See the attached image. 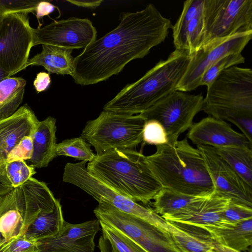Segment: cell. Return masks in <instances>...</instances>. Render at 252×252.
<instances>
[{
    "mask_svg": "<svg viewBox=\"0 0 252 252\" xmlns=\"http://www.w3.org/2000/svg\"><path fill=\"white\" fill-rule=\"evenodd\" d=\"M171 27L170 20L152 4L140 11L123 13L117 27L74 58L71 76L81 86L105 81L164 41Z\"/></svg>",
    "mask_w": 252,
    "mask_h": 252,
    "instance_id": "cell-1",
    "label": "cell"
},
{
    "mask_svg": "<svg viewBox=\"0 0 252 252\" xmlns=\"http://www.w3.org/2000/svg\"><path fill=\"white\" fill-rule=\"evenodd\" d=\"M146 161L163 188L193 196H206L214 186L197 148L187 138L157 146Z\"/></svg>",
    "mask_w": 252,
    "mask_h": 252,
    "instance_id": "cell-2",
    "label": "cell"
},
{
    "mask_svg": "<svg viewBox=\"0 0 252 252\" xmlns=\"http://www.w3.org/2000/svg\"><path fill=\"white\" fill-rule=\"evenodd\" d=\"M90 174L120 194L147 205L162 189L146 156L133 149L113 150L87 164Z\"/></svg>",
    "mask_w": 252,
    "mask_h": 252,
    "instance_id": "cell-3",
    "label": "cell"
},
{
    "mask_svg": "<svg viewBox=\"0 0 252 252\" xmlns=\"http://www.w3.org/2000/svg\"><path fill=\"white\" fill-rule=\"evenodd\" d=\"M191 58L186 51L175 50L139 80L124 87L103 110L130 115L144 112L176 90Z\"/></svg>",
    "mask_w": 252,
    "mask_h": 252,
    "instance_id": "cell-4",
    "label": "cell"
},
{
    "mask_svg": "<svg viewBox=\"0 0 252 252\" xmlns=\"http://www.w3.org/2000/svg\"><path fill=\"white\" fill-rule=\"evenodd\" d=\"M202 111L228 122L252 118V69L233 66L222 71L207 88Z\"/></svg>",
    "mask_w": 252,
    "mask_h": 252,
    "instance_id": "cell-5",
    "label": "cell"
},
{
    "mask_svg": "<svg viewBox=\"0 0 252 252\" xmlns=\"http://www.w3.org/2000/svg\"><path fill=\"white\" fill-rule=\"evenodd\" d=\"M145 119L103 110L87 122L80 136L92 146L96 155L113 150L133 149L142 141Z\"/></svg>",
    "mask_w": 252,
    "mask_h": 252,
    "instance_id": "cell-6",
    "label": "cell"
},
{
    "mask_svg": "<svg viewBox=\"0 0 252 252\" xmlns=\"http://www.w3.org/2000/svg\"><path fill=\"white\" fill-rule=\"evenodd\" d=\"M86 161L67 163L64 168L63 180L83 189L98 203L110 205L123 212L140 218L167 232L171 223L154 212L153 209L141 205L120 194L102 183L89 173Z\"/></svg>",
    "mask_w": 252,
    "mask_h": 252,
    "instance_id": "cell-7",
    "label": "cell"
},
{
    "mask_svg": "<svg viewBox=\"0 0 252 252\" xmlns=\"http://www.w3.org/2000/svg\"><path fill=\"white\" fill-rule=\"evenodd\" d=\"M202 11L201 47L216 39L252 32V0H204Z\"/></svg>",
    "mask_w": 252,
    "mask_h": 252,
    "instance_id": "cell-8",
    "label": "cell"
},
{
    "mask_svg": "<svg viewBox=\"0 0 252 252\" xmlns=\"http://www.w3.org/2000/svg\"><path fill=\"white\" fill-rule=\"evenodd\" d=\"M94 213L99 221L121 231L148 252H182L169 232L140 218L103 203Z\"/></svg>",
    "mask_w": 252,
    "mask_h": 252,
    "instance_id": "cell-9",
    "label": "cell"
},
{
    "mask_svg": "<svg viewBox=\"0 0 252 252\" xmlns=\"http://www.w3.org/2000/svg\"><path fill=\"white\" fill-rule=\"evenodd\" d=\"M203 99L201 94H190L176 90L140 114L146 121L159 122L165 129L168 143H173L192 126L194 118L202 110Z\"/></svg>",
    "mask_w": 252,
    "mask_h": 252,
    "instance_id": "cell-10",
    "label": "cell"
},
{
    "mask_svg": "<svg viewBox=\"0 0 252 252\" xmlns=\"http://www.w3.org/2000/svg\"><path fill=\"white\" fill-rule=\"evenodd\" d=\"M29 13H15L0 22V67L9 77L24 69L32 46Z\"/></svg>",
    "mask_w": 252,
    "mask_h": 252,
    "instance_id": "cell-11",
    "label": "cell"
},
{
    "mask_svg": "<svg viewBox=\"0 0 252 252\" xmlns=\"http://www.w3.org/2000/svg\"><path fill=\"white\" fill-rule=\"evenodd\" d=\"M252 37V32L216 39L202 46L191 55L187 69L176 91L190 92L200 86L205 71L221 58L229 54L241 53Z\"/></svg>",
    "mask_w": 252,
    "mask_h": 252,
    "instance_id": "cell-12",
    "label": "cell"
},
{
    "mask_svg": "<svg viewBox=\"0 0 252 252\" xmlns=\"http://www.w3.org/2000/svg\"><path fill=\"white\" fill-rule=\"evenodd\" d=\"M32 46L50 45L67 49L85 48L96 39L97 32L87 18L70 17L32 28Z\"/></svg>",
    "mask_w": 252,
    "mask_h": 252,
    "instance_id": "cell-13",
    "label": "cell"
},
{
    "mask_svg": "<svg viewBox=\"0 0 252 252\" xmlns=\"http://www.w3.org/2000/svg\"><path fill=\"white\" fill-rule=\"evenodd\" d=\"M214 186L215 191L230 202L252 208V187L249 185L213 147L197 146Z\"/></svg>",
    "mask_w": 252,
    "mask_h": 252,
    "instance_id": "cell-14",
    "label": "cell"
},
{
    "mask_svg": "<svg viewBox=\"0 0 252 252\" xmlns=\"http://www.w3.org/2000/svg\"><path fill=\"white\" fill-rule=\"evenodd\" d=\"M100 229L97 219L78 224L65 221L58 235L37 242L38 252H94V237Z\"/></svg>",
    "mask_w": 252,
    "mask_h": 252,
    "instance_id": "cell-15",
    "label": "cell"
},
{
    "mask_svg": "<svg viewBox=\"0 0 252 252\" xmlns=\"http://www.w3.org/2000/svg\"><path fill=\"white\" fill-rule=\"evenodd\" d=\"M230 200L217 194H211L193 203L186 208L174 214L162 216L165 220L195 227L213 226L231 227L236 224L227 222L222 218V213Z\"/></svg>",
    "mask_w": 252,
    "mask_h": 252,
    "instance_id": "cell-16",
    "label": "cell"
},
{
    "mask_svg": "<svg viewBox=\"0 0 252 252\" xmlns=\"http://www.w3.org/2000/svg\"><path fill=\"white\" fill-rule=\"evenodd\" d=\"M187 137L196 146H238L252 148V144L247 138L233 129L229 124L210 116L193 123L189 129Z\"/></svg>",
    "mask_w": 252,
    "mask_h": 252,
    "instance_id": "cell-17",
    "label": "cell"
},
{
    "mask_svg": "<svg viewBox=\"0 0 252 252\" xmlns=\"http://www.w3.org/2000/svg\"><path fill=\"white\" fill-rule=\"evenodd\" d=\"M58 201L44 182L33 177L18 187L17 209L23 219L24 233L39 215L52 211Z\"/></svg>",
    "mask_w": 252,
    "mask_h": 252,
    "instance_id": "cell-18",
    "label": "cell"
},
{
    "mask_svg": "<svg viewBox=\"0 0 252 252\" xmlns=\"http://www.w3.org/2000/svg\"><path fill=\"white\" fill-rule=\"evenodd\" d=\"M39 121L27 105L20 106L12 115L0 119V166L10 152L26 136H32Z\"/></svg>",
    "mask_w": 252,
    "mask_h": 252,
    "instance_id": "cell-19",
    "label": "cell"
},
{
    "mask_svg": "<svg viewBox=\"0 0 252 252\" xmlns=\"http://www.w3.org/2000/svg\"><path fill=\"white\" fill-rule=\"evenodd\" d=\"M56 120L51 116L39 121L32 135V153L29 160L34 168L47 167L56 157Z\"/></svg>",
    "mask_w": 252,
    "mask_h": 252,
    "instance_id": "cell-20",
    "label": "cell"
},
{
    "mask_svg": "<svg viewBox=\"0 0 252 252\" xmlns=\"http://www.w3.org/2000/svg\"><path fill=\"white\" fill-rule=\"evenodd\" d=\"M196 228L206 232L218 244L238 251H245L252 244V219L238 222L231 227L206 225Z\"/></svg>",
    "mask_w": 252,
    "mask_h": 252,
    "instance_id": "cell-21",
    "label": "cell"
},
{
    "mask_svg": "<svg viewBox=\"0 0 252 252\" xmlns=\"http://www.w3.org/2000/svg\"><path fill=\"white\" fill-rule=\"evenodd\" d=\"M42 47L41 52L29 59L25 69L29 66H42L49 74L72 75V49L50 45H42Z\"/></svg>",
    "mask_w": 252,
    "mask_h": 252,
    "instance_id": "cell-22",
    "label": "cell"
},
{
    "mask_svg": "<svg viewBox=\"0 0 252 252\" xmlns=\"http://www.w3.org/2000/svg\"><path fill=\"white\" fill-rule=\"evenodd\" d=\"M64 222L62 205L58 199L54 210L39 215L29 226L25 235L36 242L53 237L60 233Z\"/></svg>",
    "mask_w": 252,
    "mask_h": 252,
    "instance_id": "cell-23",
    "label": "cell"
},
{
    "mask_svg": "<svg viewBox=\"0 0 252 252\" xmlns=\"http://www.w3.org/2000/svg\"><path fill=\"white\" fill-rule=\"evenodd\" d=\"M171 223L170 234L182 252H210L213 248L215 241L203 230L188 225L181 228Z\"/></svg>",
    "mask_w": 252,
    "mask_h": 252,
    "instance_id": "cell-24",
    "label": "cell"
},
{
    "mask_svg": "<svg viewBox=\"0 0 252 252\" xmlns=\"http://www.w3.org/2000/svg\"><path fill=\"white\" fill-rule=\"evenodd\" d=\"M249 185L252 187V150L249 146L213 147Z\"/></svg>",
    "mask_w": 252,
    "mask_h": 252,
    "instance_id": "cell-25",
    "label": "cell"
},
{
    "mask_svg": "<svg viewBox=\"0 0 252 252\" xmlns=\"http://www.w3.org/2000/svg\"><path fill=\"white\" fill-rule=\"evenodd\" d=\"M26 84L21 77L11 76L0 81V119L12 115L20 107Z\"/></svg>",
    "mask_w": 252,
    "mask_h": 252,
    "instance_id": "cell-26",
    "label": "cell"
},
{
    "mask_svg": "<svg viewBox=\"0 0 252 252\" xmlns=\"http://www.w3.org/2000/svg\"><path fill=\"white\" fill-rule=\"evenodd\" d=\"M207 196H193L162 188L153 199V210L161 217L171 215Z\"/></svg>",
    "mask_w": 252,
    "mask_h": 252,
    "instance_id": "cell-27",
    "label": "cell"
},
{
    "mask_svg": "<svg viewBox=\"0 0 252 252\" xmlns=\"http://www.w3.org/2000/svg\"><path fill=\"white\" fill-rule=\"evenodd\" d=\"M204 0H188L184 2L182 11L174 26H172L173 44L175 50L187 51L184 29L187 22L203 8Z\"/></svg>",
    "mask_w": 252,
    "mask_h": 252,
    "instance_id": "cell-28",
    "label": "cell"
},
{
    "mask_svg": "<svg viewBox=\"0 0 252 252\" xmlns=\"http://www.w3.org/2000/svg\"><path fill=\"white\" fill-rule=\"evenodd\" d=\"M56 156L75 158L81 161H91L95 157L91 145L82 137L65 139L57 144Z\"/></svg>",
    "mask_w": 252,
    "mask_h": 252,
    "instance_id": "cell-29",
    "label": "cell"
},
{
    "mask_svg": "<svg viewBox=\"0 0 252 252\" xmlns=\"http://www.w3.org/2000/svg\"><path fill=\"white\" fill-rule=\"evenodd\" d=\"M0 233L5 241L25 235L23 219L17 209V194L13 205L0 216Z\"/></svg>",
    "mask_w": 252,
    "mask_h": 252,
    "instance_id": "cell-30",
    "label": "cell"
},
{
    "mask_svg": "<svg viewBox=\"0 0 252 252\" xmlns=\"http://www.w3.org/2000/svg\"><path fill=\"white\" fill-rule=\"evenodd\" d=\"M99 222L102 236L117 252H148L121 231L102 221Z\"/></svg>",
    "mask_w": 252,
    "mask_h": 252,
    "instance_id": "cell-31",
    "label": "cell"
},
{
    "mask_svg": "<svg viewBox=\"0 0 252 252\" xmlns=\"http://www.w3.org/2000/svg\"><path fill=\"white\" fill-rule=\"evenodd\" d=\"M245 62V59L241 53L225 56L205 71L201 78L199 85H205L208 88L222 71L231 66L243 63Z\"/></svg>",
    "mask_w": 252,
    "mask_h": 252,
    "instance_id": "cell-32",
    "label": "cell"
},
{
    "mask_svg": "<svg viewBox=\"0 0 252 252\" xmlns=\"http://www.w3.org/2000/svg\"><path fill=\"white\" fill-rule=\"evenodd\" d=\"M4 169L7 178L14 189L25 184L36 173L33 167L22 160L6 162Z\"/></svg>",
    "mask_w": 252,
    "mask_h": 252,
    "instance_id": "cell-33",
    "label": "cell"
},
{
    "mask_svg": "<svg viewBox=\"0 0 252 252\" xmlns=\"http://www.w3.org/2000/svg\"><path fill=\"white\" fill-rule=\"evenodd\" d=\"M142 139L146 144L156 146L168 142L164 127L159 122L154 120L146 121L143 129Z\"/></svg>",
    "mask_w": 252,
    "mask_h": 252,
    "instance_id": "cell-34",
    "label": "cell"
},
{
    "mask_svg": "<svg viewBox=\"0 0 252 252\" xmlns=\"http://www.w3.org/2000/svg\"><path fill=\"white\" fill-rule=\"evenodd\" d=\"M40 0H0V22L6 15L15 13H32Z\"/></svg>",
    "mask_w": 252,
    "mask_h": 252,
    "instance_id": "cell-35",
    "label": "cell"
},
{
    "mask_svg": "<svg viewBox=\"0 0 252 252\" xmlns=\"http://www.w3.org/2000/svg\"><path fill=\"white\" fill-rule=\"evenodd\" d=\"M38 243L25 235L5 241L0 246V252H38Z\"/></svg>",
    "mask_w": 252,
    "mask_h": 252,
    "instance_id": "cell-36",
    "label": "cell"
},
{
    "mask_svg": "<svg viewBox=\"0 0 252 252\" xmlns=\"http://www.w3.org/2000/svg\"><path fill=\"white\" fill-rule=\"evenodd\" d=\"M223 220L229 223L236 224L252 219V208L230 201L222 213Z\"/></svg>",
    "mask_w": 252,
    "mask_h": 252,
    "instance_id": "cell-37",
    "label": "cell"
},
{
    "mask_svg": "<svg viewBox=\"0 0 252 252\" xmlns=\"http://www.w3.org/2000/svg\"><path fill=\"white\" fill-rule=\"evenodd\" d=\"M32 149V136L25 137L9 154L6 162L16 160H29L31 158Z\"/></svg>",
    "mask_w": 252,
    "mask_h": 252,
    "instance_id": "cell-38",
    "label": "cell"
},
{
    "mask_svg": "<svg viewBox=\"0 0 252 252\" xmlns=\"http://www.w3.org/2000/svg\"><path fill=\"white\" fill-rule=\"evenodd\" d=\"M242 132L250 143H252V118L241 117L229 120Z\"/></svg>",
    "mask_w": 252,
    "mask_h": 252,
    "instance_id": "cell-39",
    "label": "cell"
},
{
    "mask_svg": "<svg viewBox=\"0 0 252 252\" xmlns=\"http://www.w3.org/2000/svg\"><path fill=\"white\" fill-rule=\"evenodd\" d=\"M17 194V189L8 193L0 196V216L9 209L14 203ZM5 242L0 233V246Z\"/></svg>",
    "mask_w": 252,
    "mask_h": 252,
    "instance_id": "cell-40",
    "label": "cell"
},
{
    "mask_svg": "<svg viewBox=\"0 0 252 252\" xmlns=\"http://www.w3.org/2000/svg\"><path fill=\"white\" fill-rule=\"evenodd\" d=\"M51 84L50 74L45 72H40L37 74L33 81V86L37 93L46 91Z\"/></svg>",
    "mask_w": 252,
    "mask_h": 252,
    "instance_id": "cell-41",
    "label": "cell"
},
{
    "mask_svg": "<svg viewBox=\"0 0 252 252\" xmlns=\"http://www.w3.org/2000/svg\"><path fill=\"white\" fill-rule=\"evenodd\" d=\"M56 6L49 1L40 0L35 8L34 14L39 22V20L45 16H48L52 13L55 8Z\"/></svg>",
    "mask_w": 252,
    "mask_h": 252,
    "instance_id": "cell-42",
    "label": "cell"
},
{
    "mask_svg": "<svg viewBox=\"0 0 252 252\" xmlns=\"http://www.w3.org/2000/svg\"><path fill=\"white\" fill-rule=\"evenodd\" d=\"M14 189L6 176L3 164L0 166V196L7 194Z\"/></svg>",
    "mask_w": 252,
    "mask_h": 252,
    "instance_id": "cell-43",
    "label": "cell"
},
{
    "mask_svg": "<svg viewBox=\"0 0 252 252\" xmlns=\"http://www.w3.org/2000/svg\"><path fill=\"white\" fill-rule=\"evenodd\" d=\"M66 1L73 5L89 9H95L96 7H98L103 2L102 0H66Z\"/></svg>",
    "mask_w": 252,
    "mask_h": 252,
    "instance_id": "cell-44",
    "label": "cell"
},
{
    "mask_svg": "<svg viewBox=\"0 0 252 252\" xmlns=\"http://www.w3.org/2000/svg\"><path fill=\"white\" fill-rule=\"evenodd\" d=\"M210 252H242L221 245L214 242L213 248Z\"/></svg>",
    "mask_w": 252,
    "mask_h": 252,
    "instance_id": "cell-45",
    "label": "cell"
},
{
    "mask_svg": "<svg viewBox=\"0 0 252 252\" xmlns=\"http://www.w3.org/2000/svg\"><path fill=\"white\" fill-rule=\"evenodd\" d=\"M9 77L8 74L0 67V81Z\"/></svg>",
    "mask_w": 252,
    "mask_h": 252,
    "instance_id": "cell-46",
    "label": "cell"
}]
</instances>
